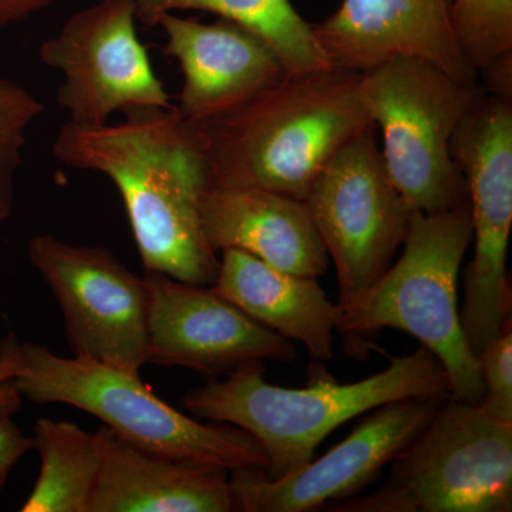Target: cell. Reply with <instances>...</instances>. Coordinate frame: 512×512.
Returning a JSON list of instances; mask_svg holds the SVG:
<instances>
[{"mask_svg": "<svg viewBox=\"0 0 512 512\" xmlns=\"http://www.w3.org/2000/svg\"><path fill=\"white\" fill-rule=\"evenodd\" d=\"M53 156L114 184L146 272L214 285L220 259L201 220L202 200L211 188L207 158L194 123L175 106L96 127L67 121L57 131Z\"/></svg>", "mask_w": 512, "mask_h": 512, "instance_id": "6da1fadb", "label": "cell"}, {"mask_svg": "<svg viewBox=\"0 0 512 512\" xmlns=\"http://www.w3.org/2000/svg\"><path fill=\"white\" fill-rule=\"evenodd\" d=\"M192 123L211 188H261L302 201L330 158L375 126L362 73L336 66L286 74L235 109Z\"/></svg>", "mask_w": 512, "mask_h": 512, "instance_id": "7a4b0ae2", "label": "cell"}, {"mask_svg": "<svg viewBox=\"0 0 512 512\" xmlns=\"http://www.w3.org/2000/svg\"><path fill=\"white\" fill-rule=\"evenodd\" d=\"M450 380L439 357L421 345L410 355L355 383L315 380L303 389L266 382L259 360L244 363L225 379H211L184 394L195 419L238 427L264 448L266 478L295 473L312 460L332 431L383 404L409 397H450Z\"/></svg>", "mask_w": 512, "mask_h": 512, "instance_id": "3957f363", "label": "cell"}, {"mask_svg": "<svg viewBox=\"0 0 512 512\" xmlns=\"http://www.w3.org/2000/svg\"><path fill=\"white\" fill-rule=\"evenodd\" d=\"M473 222L468 201L453 210L413 212L399 261L348 308L338 329L346 339L397 329L419 339L446 369L450 399L480 404L484 396L477 356L461 326L458 278Z\"/></svg>", "mask_w": 512, "mask_h": 512, "instance_id": "277c9868", "label": "cell"}, {"mask_svg": "<svg viewBox=\"0 0 512 512\" xmlns=\"http://www.w3.org/2000/svg\"><path fill=\"white\" fill-rule=\"evenodd\" d=\"M23 400L66 404L103 421L117 437L153 456L221 467H266L264 448L247 431L225 423L205 424L178 412L141 380L80 357H62L37 343H20L15 377Z\"/></svg>", "mask_w": 512, "mask_h": 512, "instance_id": "5b68a950", "label": "cell"}, {"mask_svg": "<svg viewBox=\"0 0 512 512\" xmlns=\"http://www.w3.org/2000/svg\"><path fill=\"white\" fill-rule=\"evenodd\" d=\"M333 512H510L512 424L481 404L444 400L390 463L372 494L330 504Z\"/></svg>", "mask_w": 512, "mask_h": 512, "instance_id": "8992f818", "label": "cell"}, {"mask_svg": "<svg viewBox=\"0 0 512 512\" xmlns=\"http://www.w3.org/2000/svg\"><path fill=\"white\" fill-rule=\"evenodd\" d=\"M483 92L480 83L457 82L412 57H393L362 73L367 111L382 131L384 167L413 212L437 214L468 201L450 146Z\"/></svg>", "mask_w": 512, "mask_h": 512, "instance_id": "52a82bcc", "label": "cell"}, {"mask_svg": "<svg viewBox=\"0 0 512 512\" xmlns=\"http://www.w3.org/2000/svg\"><path fill=\"white\" fill-rule=\"evenodd\" d=\"M473 222L461 326L474 355L511 328L507 251L512 227V100L483 92L451 140Z\"/></svg>", "mask_w": 512, "mask_h": 512, "instance_id": "ba28073f", "label": "cell"}, {"mask_svg": "<svg viewBox=\"0 0 512 512\" xmlns=\"http://www.w3.org/2000/svg\"><path fill=\"white\" fill-rule=\"evenodd\" d=\"M305 202L335 264L339 308H348L392 265L413 214L384 167L376 126L330 158Z\"/></svg>", "mask_w": 512, "mask_h": 512, "instance_id": "9c48e42d", "label": "cell"}, {"mask_svg": "<svg viewBox=\"0 0 512 512\" xmlns=\"http://www.w3.org/2000/svg\"><path fill=\"white\" fill-rule=\"evenodd\" d=\"M131 0H99L73 13L37 49L62 73L56 103L76 126H103L114 113L170 109V94L138 39Z\"/></svg>", "mask_w": 512, "mask_h": 512, "instance_id": "30bf717a", "label": "cell"}, {"mask_svg": "<svg viewBox=\"0 0 512 512\" xmlns=\"http://www.w3.org/2000/svg\"><path fill=\"white\" fill-rule=\"evenodd\" d=\"M28 256L59 302L73 356L140 375L148 363L146 276L131 272L110 249L50 234L30 239Z\"/></svg>", "mask_w": 512, "mask_h": 512, "instance_id": "8fae6325", "label": "cell"}, {"mask_svg": "<svg viewBox=\"0 0 512 512\" xmlns=\"http://www.w3.org/2000/svg\"><path fill=\"white\" fill-rule=\"evenodd\" d=\"M444 400L409 397L383 404L325 456L289 476L271 480L262 468L231 471L235 511L308 512L355 497L412 443Z\"/></svg>", "mask_w": 512, "mask_h": 512, "instance_id": "7c38bea8", "label": "cell"}, {"mask_svg": "<svg viewBox=\"0 0 512 512\" xmlns=\"http://www.w3.org/2000/svg\"><path fill=\"white\" fill-rule=\"evenodd\" d=\"M147 362L217 379L254 360L293 362L291 340L265 328L210 286L146 272Z\"/></svg>", "mask_w": 512, "mask_h": 512, "instance_id": "4fadbf2b", "label": "cell"}, {"mask_svg": "<svg viewBox=\"0 0 512 512\" xmlns=\"http://www.w3.org/2000/svg\"><path fill=\"white\" fill-rule=\"evenodd\" d=\"M312 32L340 69L365 73L393 57H412L457 82L478 84L454 36L451 0H342Z\"/></svg>", "mask_w": 512, "mask_h": 512, "instance_id": "5bb4252c", "label": "cell"}, {"mask_svg": "<svg viewBox=\"0 0 512 512\" xmlns=\"http://www.w3.org/2000/svg\"><path fill=\"white\" fill-rule=\"evenodd\" d=\"M157 26L165 55L183 74L175 109L184 119L202 121L235 109L288 74L266 40L232 20L202 23L168 13Z\"/></svg>", "mask_w": 512, "mask_h": 512, "instance_id": "9a60e30c", "label": "cell"}, {"mask_svg": "<svg viewBox=\"0 0 512 512\" xmlns=\"http://www.w3.org/2000/svg\"><path fill=\"white\" fill-rule=\"evenodd\" d=\"M201 220L215 252L238 249L265 264L319 278L329 256L305 201L261 188H210Z\"/></svg>", "mask_w": 512, "mask_h": 512, "instance_id": "2e32d148", "label": "cell"}, {"mask_svg": "<svg viewBox=\"0 0 512 512\" xmlns=\"http://www.w3.org/2000/svg\"><path fill=\"white\" fill-rule=\"evenodd\" d=\"M89 512L235 511L229 471L144 453L103 426Z\"/></svg>", "mask_w": 512, "mask_h": 512, "instance_id": "e0dca14e", "label": "cell"}, {"mask_svg": "<svg viewBox=\"0 0 512 512\" xmlns=\"http://www.w3.org/2000/svg\"><path fill=\"white\" fill-rule=\"evenodd\" d=\"M221 252L212 291L282 338L302 343L312 359H333L340 308L318 278L289 274L238 249Z\"/></svg>", "mask_w": 512, "mask_h": 512, "instance_id": "ac0fdd59", "label": "cell"}, {"mask_svg": "<svg viewBox=\"0 0 512 512\" xmlns=\"http://www.w3.org/2000/svg\"><path fill=\"white\" fill-rule=\"evenodd\" d=\"M137 22L156 28L161 16L184 10L214 13L254 30L278 53L288 74L332 66L291 0H131Z\"/></svg>", "mask_w": 512, "mask_h": 512, "instance_id": "d6986e66", "label": "cell"}, {"mask_svg": "<svg viewBox=\"0 0 512 512\" xmlns=\"http://www.w3.org/2000/svg\"><path fill=\"white\" fill-rule=\"evenodd\" d=\"M33 450L40 473L22 512H89L100 470L96 433L70 421L37 420Z\"/></svg>", "mask_w": 512, "mask_h": 512, "instance_id": "ffe728a7", "label": "cell"}, {"mask_svg": "<svg viewBox=\"0 0 512 512\" xmlns=\"http://www.w3.org/2000/svg\"><path fill=\"white\" fill-rule=\"evenodd\" d=\"M451 23L484 92L512 100V0H451Z\"/></svg>", "mask_w": 512, "mask_h": 512, "instance_id": "44dd1931", "label": "cell"}, {"mask_svg": "<svg viewBox=\"0 0 512 512\" xmlns=\"http://www.w3.org/2000/svg\"><path fill=\"white\" fill-rule=\"evenodd\" d=\"M477 359L484 386L481 406L494 419L512 424L511 328L490 340Z\"/></svg>", "mask_w": 512, "mask_h": 512, "instance_id": "7402d4cb", "label": "cell"}, {"mask_svg": "<svg viewBox=\"0 0 512 512\" xmlns=\"http://www.w3.org/2000/svg\"><path fill=\"white\" fill-rule=\"evenodd\" d=\"M45 110L35 94L0 77V138H26V131Z\"/></svg>", "mask_w": 512, "mask_h": 512, "instance_id": "603a6c76", "label": "cell"}, {"mask_svg": "<svg viewBox=\"0 0 512 512\" xmlns=\"http://www.w3.org/2000/svg\"><path fill=\"white\" fill-rule=\"evenodd\" d=\"M20 366V343L15 333L0 340V419L13 417L23 407L15 377Z\"/></svg>", "mask_w": 512, "mask_h": 512, "instance_id": "cb8c5ba5", "label": "cell"}, {"mask_svg": "<svg viewBox=\"0 0 512 512\" xmlns=\"http://www.w3.org/2000/svg\"><path fill=\"white\" fill-rule=\"evenodd\" d=\"M26 138H0V225L12 215L16 177L23 163Z\"/></svg>", "mask_w": 512, "mask_h": 512, "instance_id": "d4e9b609", "label": "cell"}, {"mask_svg": "<svg viewBox=\"0 0 512 512\" xmlns=\"http://www.w3.org/2000/svg\"><path fill=\"white\" fill-rule=\"evenodd\" d=\"M30 450H33L32 437L25 436L12 417L0 419V493L13 467Z\"/></svg>", "mask_w": 512, "mask_h": 512, "instance_id": "484cf974", "label": "cell"}, {"mask_svg": "<svg viewBox=\"0 0 512 512\" xmlns=\"http://www.w3.org/2000/svg\"><path fill=\"white\" fill-rule=\"evenodd\" d=\"M56 2L57 0H0V28L25 22Z\"/></svg>", "mask_w": 512, "mask_h": 512, "instance_id": "4316f807", "label": "cell"}]
</instances>
